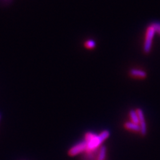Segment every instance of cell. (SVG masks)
Listing matches in <instances>:
<instances>
[{"label":"cell","instance_id":"1","mask_svg":"<svg viewBox=\"0 0 160 160\" xmlns=\"http://www.w3.org/2000/svg\"><path fill=\"white\" fill-rule=\"evenodd\" d=\"M110 136V132L109 130H103L102 132L99 135L96 134L95 136L87 142V150L92 151L96 149L98 146H99L105 140H106Z\"/></svg>","mask_w":160,"mask_h":160},{"label":"cell","instance_id":"2","mask_svg":"<svg viewBox=\"0 0 160 160\" xmlns=\"http://www.w3.org/2000/svg\"><path fill=\"white\" fill-rule=\"evenodd\" d=\"M156 33V29H155L152 25H151V26H149L148 28L143 44V51L146 53H148L151 51L153 39Z\"/></svg>","mask_w":160,"mask_h":160},{"label":"cell","instance_id":"3","mask_svg":"<svg viewBox=\"0 0 160 160\" xmlns=\"http://www.w3.org/2000/svg\"><path fill=\"white\" fill-rule=\"evenodd\" d=\"M86 150H87V142L86 140H83V141L80 142L76 145H74L73 147L69 149L68 153V156L73 157L77 156L80 153L86 151Z\"/></svg>","mask_w":160,"mask_h":160},{"label":"cell","instance_id":"4","mask_svg":"<svg viewBox=\"0 0 160 160\" xmlns=\"http://www.w3.org/2000/svg\"><path fill=\"white\" fill-rule=\"evenodd\" d=\"M129 73L131 76L138 78H145L147 76V73L143 70L138 69H132L129 72Z\"/></svg>","mask_w":160,"mask_h":160},{"label":"cell","instance_id":"5","mask_svg":"<svg viewBox=\"0 0 160 160\" xmlns=\"http://www.w3.org/2000/svg\"><path fill=\"white\" fill-rule=\"evenodd\" d=\"M124 127L126 129L135 132H140V126L139 124L135 123L133 122H126L124 124Z\"/></svg>","mask_w":160,"mask_h":160},{"label":"cell","instance_id":"6","mask_svg":"<svg viewBox=\"0 0 160 160\" xmlns=\"http://www.w3.org/2000/svg\"><path fill=\"white\" fill-rule=\"evenodd\" d=\"M129 116H130V118H131V119H132V122L139 124V118L138 116L136 110H133V109L130 110Z\"/></svg>","mask_w":160,"mask_h":160},{"label":"cell","instance_id":"7","mask_svg":"<svg viewBox=\"0 0 160 160\" xmlns=\"http://www.w3.org/2000/svg\"><path fill=\"white\" fill-rule=\"evenodd\" d=\"M106 158V147L105 146H102L99 150V153L98 157V160H105Z\"/></svg>","mask_w":160,"mask_h":160},{"label":"cell","instance_id":"8","mask_svg":"<svg viewBox=\"0 0 160 160\" xmlns=\"http://www.w3.org/2000/svg\"><path fill=\"white\" fill-rule=\"evenodd\" d=\"M86 46L88 48H93L95 46H96V43H95V42H93V40H88V41H87L86 42Z\"/></svg>","mask_w":160,"mask_h":160},{"label":"cell","instance_id":"9","mask_svg":"<svg viewBox=\"0 0 160 160\" xmlns=\"http://www.w3.org/2000/svg\"><path fill=\"white\" fill-rule=\"evenodd\" d=\"M152 25L156 29V32L160 34V23H153Z\"/></svg>","mask_w":160,"mask_h":160}]
</instances>
